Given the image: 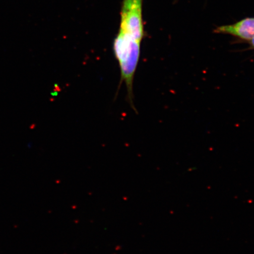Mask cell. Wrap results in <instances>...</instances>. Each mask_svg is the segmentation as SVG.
<instances>
[{
    "label": "cell",
    "instance_id": "obj_1",
    "mask_svg": "<svg viewBox=\"0 0 254 254\" xmlns=\"http://www.w3.org/2000/svg\"><path fill=\"white\" fill-rule=\"evenodd\" d=\"M113 51L118 61L122 81L126 82L130 100H132L133 80L141 53V43L118 33L114 40Z\"/></svg>",
    "mask_w": 254,
    "mask_h": 254
},
{
    "label": "cell",
    "instance_id": "obj_2",
    "mask_svg": "<svg viewBox=\"0 0 254 254\" xmlns=\"http://www.w3.org/2000/svg\"><path fill=\"white\" fill-rule=\"evenodd\" d=\"M143 0H123L119 33L141 43L145 36Z\"/></svg>",
    "mask_w": 254,
    "mask_h": 254
},
{
    "label": "cell",
    "instance_id": "obj_3",
    "mask_svg": "<svg viewBox=\"0 0 254 254\" xmlns=\"http://www.w3.org/2000/svg\"><path fill=\"white\" fill-rule=\"evenodd\" d=\"M215 32L250 41L254 37V18H247L234 24L222 25L216 28Z\"/></svg>",
    "mask_w": 254,
    "mask_h": 254
},
{
    "label": "cell",
    "instance_id": "obj_4",
    "mask_svg": "<svg viewBox=\"0 0 254 254\" xmlns=\"http://www.w3.org/2000/svg\"><path fill=\"white\" fill-rule=\"evenodd\" d=\"M251 41V44H252V46L254 49V37L253 38L252 40H250Z\"/></svg>",
    "mask_w": 254,
    "mask_h": 254
}]
</instances>
